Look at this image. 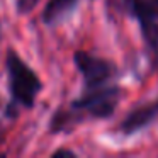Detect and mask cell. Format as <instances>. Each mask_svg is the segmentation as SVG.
<instances>
[{
	"label": "cell",
	"mask_w": 158,
	"mask_h": 158,
	"mask_svg": "<svg viewBox=\"0 0 158 158\" xmlns=\"http://www.w3.org/2000/svg\"><path fill=\"white\" fill-rule=\"evenodd\" d=\"M5 68H7V75H9L12 106H21L26 107V109H31L36 102L38 94L43 89L39 77L14 49L7 51Z\"/></svg>",
	"instance_id": "1"
},
{
	"label": "cell",
	"mask_w": 158,
	"mask_h": 158,
	"mask_svg": "<svg viewBox=\"0 0 158 158\" xmlns=\"http://www.w3.org/2000/svg\"><path fill=\"white\" fill-rule=\"evenodd\" d=\"M123 90L119 87H97V89L87 90V94L80 99L72 102V109L77 112L80 121L85 116L95 117V119H107L117 109Z\"/></svg>",
	"instance_id": "2"
},
{
	"label": "cell",
	"mask_w": 158,
	"mask_h": 158,
	"mask_svg": "<svg viewBox=\"0 0 158 158\" xmlns=\"http://www.w3.org/2000/svg\"><path fill=\"white\" fill-rule=\"evenodd\" d=\"M73 61H75L78 72L82 73L87 90L104 87L117 73L114 63L107 61L104 58H99L95 55H90L87 51H75Z\"/></svg>",
	"instance_id": "3"
},
{
	"label": "cell",
	"mask_w": 158,
	"mask_h": 158,
	"mask_svg": "<svg viewBox=\"0 0 158 158\" xmlns=\"http://www.w3.org/2000/svg\"><path fill=\"white\" fill-rule=\"evenodd\" d=\"M158 119V99L153 102H148L146 106H138L123 119L119 129L124 134H133L143 127L150 126L151 123Z\"/></svg>",
	"instance_id": "4"
},
{
	"label": "cell",
	"mask_w": 158,
	"mask_h": 158,
	"mask_svg": "<svg viewBox=\"0 0 158 158\" xmlns=\"http://www.w3.org/2000/svg\"><path fill=\"white\" fill-rule=\"evenodd\" d=\"M139 26H141V32H143V39L146 43L151 66L158 73V22L151 21V19H141Z\"/></svg>",
	"instance_id": "5"
},
{
	"label": "cell",
	"mask_w": 158,
	"mask_h": 158,
	"mask_svg": "<svg viewBox=\"0 0 158 158\" xmlns=\"http://www.w3.org/2000/svg\"><path fill=\"white\" fill-rule=\"evenodd\" d=\"M78 0H49L46 4L44 10H43V21L44 24H56L63 17L70 14L75 9Z\"/></svg>",
	"instance_id": "6"
},
{
	"label": "cell",
	"mask_w": 158,
	"mask_h": 158,
	"mask_svg": "<svg viewBox=\"0 0 158 158\" xmlns=\"http://www.w3.org/2000/svg\"><path fill=\"white\" fill-rule=\"evenodd\" d=\"M124 7L138 21L151 19L158 22V0H124Z\"/></svg>",
	"instance_id": "7"
},
{
	"label": "cell",
	"mask_w": 158,
	"mask_h": 158,
	"mask_svg": "<svg viewBox=\"0 0 158 158\" xmlns=\"http://www.w3.org/2000/svg\"><path fill=\"white\" fill-rule=\"evenodd\" d=\"M38 2H39V0H17V10H19V14H27V12H31L32 9L36 7Z\"/></svg>",
	"instance_id": "8"
},
{
	"label": "cell",
	"mask_w": 158,
	"mask_h": 158,
	"mask_svg": "<svg viewBox=\"0 0 158 158\" xmlns=\"http://www.w3.org/2000/svg\"><path fill=\"white\" fill-rule=\"evenodd\" d=\"M53 156H70V158H75L77 155L73 153L72 150H56L55 153H53Z\"/></svg>",
	"instance_id": "9"
},
{
	"label": "cell",
	"mask_w": 158,
	"mask_h": 158,
	"mask_svg": "<svg viewBox=\"0 0 158 158\" xmlns=\"http://www.w3.org/2000/svg\"><path fill=\"white\" fill-rule=\"evenodd\" d=\"M0 133H2V126H0Z\"/></svg>",
	"instance_id": "10"
}]
</instances>
